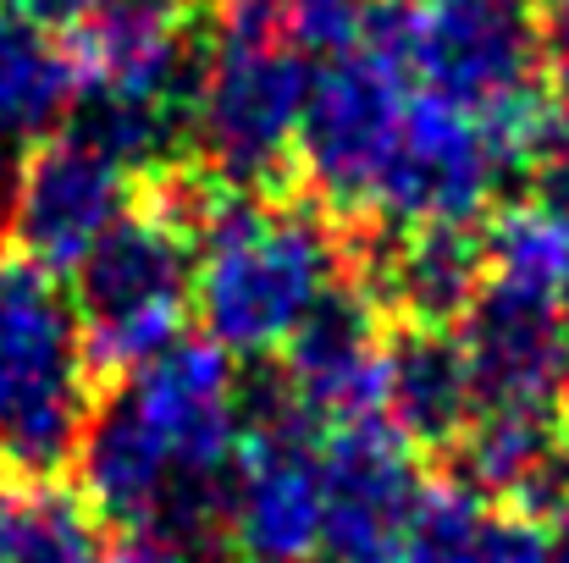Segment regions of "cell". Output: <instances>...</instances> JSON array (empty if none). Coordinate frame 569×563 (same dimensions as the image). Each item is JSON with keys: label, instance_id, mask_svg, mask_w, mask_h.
Segmentation results:
<instances>
[{"label": "cell", "instance_id": "obj_1", "mask_svg": "<svg viewBox=\"0 0 569 563\" xmlns=\"http://www.w3.org/2000/svg\"><path fill=\"white\" fill-rule=\"evenodd\" d=\"M199 271L193 304L204 338L227 354L266 360L293 338V326L343 282L349 238L310 199L216 188L199 215Z\"/></svg>", "mask_w": 569, "mask_h": 563}, {"label": "cell", "instance_id": "obj_2", "mask_svg": "<svg viewBox=\"0 0 569 563\" xmlns=\"http://www.w3.org/2000/svg\"><path fill=\"white\" fill-rule=\"evenodd\" d=\"M366 50L392 61L426 94L481 117L509 144L520 172H537V150L553 122V61L531 0H377Z\"/></svg>", "mask_w": 569, "mask_h": 563}, {"label": "cell", "instance_id": "obj_3", "mask_svg": "<svg viewBox=\"0 0 569 563\" xmlns=\"http://www.w3.org/2000/svg\"><path fill=\"white\" fill-rule=\"evenodd\" d=\"M94 414L72 293L28 254H0V475H61Z\"/></svg>", "mask_w": 569, "mask_h": 563}, {"label": "cell", "instance_id": "obj_4", "mask_svg": "<svg viewBox=\"0 0 569 563\" xmlns=\"http://www.w3.org/2000/svg\"><path fill=\"white\" fill-rule=\"evenodd\" d=\"M316 67L282 33H221L199 56L189 100V150L227 188L277 193L293 178L299 122Z\"/></svg>", "mask_w": 569, "mask_h": 563}, {"label": "cell", "instance_id": "obj_5", "mask_svg": "<svg viewBox=\"0 0 569 563\" xmlns=\"http://www.w3.org/2000/svg\"><path fill=\"white\" fill-rule=\"evenodd\" d=\"M199 243L172 210L139 199L72 271V310L94 375H133L183 338Z\"/></svg>", "mask_w": 569, "mask_h": 563}, {"label": "cell", "instance_id": "obj_6", "mask_svg": "<svg viewBox=\"0 0 569 563\" xmlns=\"http://www.w3.org/2000/svg\"><path fill=\"white\" fill-rule=\"evenodd\" d=\"M403 72L381 61L377 50H343L327 56L310 78L305 122H299V155L293 172L316 193V204L338 221H360L377 210L381 178L398 150L403 128Z\"/></svg>", "mask_w": 569, "mask_h": 563}, {"label": "cell", "instance_id": "obj_7", "mask_svg": "<svg viewBox=\"0 0 569 563\" xmlns=\"http://www.w3.org/2000/svg\"><path fill=\"white\" fill-rule=\"evenodd\" d=\"M520 178V161L509 144L470 111L420 94L403 111L392 167L381 178L371 221L420 227V221H470L498 204V193Z\"/></svg>", "mask_w": 569, "mask_h": 563}, {"label": "cell", "instance_id": "obj_8", "mask_svg": "<svg viewBox=\"0 0 569 563\" xmlns=\"http://www.w3.org/2000/svg\"><path fill=\"white\" fill-rule=\"evenodd\" d=\"M161 453L172 459L178 481L227 503V481L243 448V414H238V365L210 338H178L150 365L117 381Z\"/></svg>", "mask_w": 569, "mask_h": 563}, {"label": "cell", "instance_id": "obj_9", "mask_svg": "<svg viewBox=\"0 0 569 563\" xmlns=\"http://www.w3.org/2000/svg\"><path fill=\"white\" fill-rule=\"evenodd\" d=\"M128 178L133 172H122L72 128L28 144V155L17 161L11 215H6L17 254H28L56 277L78 271L89 249L128 215V193H133Z\"/></svg>", "mask_w": 569, "mask_h": 563}, {"label": "cell", "instance_id": "obj_10", "mask_svg": "<svg viewBox=\"0 0 569 563\" xmlns=\"http://www.w3.org/2000/svg\"><path fill=\"white\" fill-rule=\"evenodd\" d=\"M327 492L316 431H243L227 481V553L238 563H316Z\"/></svg>", "mask_w": 569, "mask_h": 563}, {"label": "cell", "instance_id": "obj_11", "mask_svg": "<svg viewBox=\"0 0 569 563\" xmlns=\"http://www.w3.org/2000/svg\"><path fill=\"white\" fill-rule=\"evenodd\" d=\"M355 282L398 326H453L487 288V232L470 221H371L360 243L349 238Z\"/></svg>", "mask_w": 569, "mask_h": 563}, {"label": "cell", "instance_id": "obj_12", "mask_svg": "<svg viewBox=\"0 0 569 563\" xmlns=\"http://www.w3.org/2000/svg\"><path fill=\"white\" fill-rule=\"evenodd\" d=\"M465 360L481 409L553 414L569 392V326L553 293L487 277L465 315Z\"/></svg>", "mask_w": 569, "mask_h": 563}, {"label": "cell", "instance_id": "obj_13", "mask_svg": "<svg viewBox=\"0 0 569 563\" xmlns=\"http://www.w3.org/2000/svg\"><path fill=\"white\" fill-rule=\"evenodd\" d=\"M420 448L392 420H343L321 436L327 553H398L426 492Z\"/></svg>", "mask_w": 569, "mask_h": 563}, {"label": "cell", "instance_id": "obj_14", "mask_svg": "<svg viewBox=\"0 0 569 563\" xmlns=\"http://www.w3.org/2000/svg\"><path fill=\"white\" fill-rule=\"evenodd\" d=\"M210 0H94L72 33V67L83 89H122V94H156L183 105L189 117L199 56H193V22Z\"/></svg>", "mask_w": 569, "mask_h": 563}, {"label": "cell", "instance_id": "obj_15", "mask_svg": "<svg viewBox=\"0 0 569 563\" xmlns=\"http://www.w3.org/2000/svg\"><path fill=\"white\" fill-rule=\"evenodd\" d=\"M387 310L343 277L282 343V375L321 425L371 420L387 392Z\"/></svg>", "mask_w": 569, "mask_h": 563}, {"label": "cell", "instance_id": "obj_16", "mask_svg": "<svg viewBox=\"0 0 569 563\" xmlns=\"http://www.w3.org/2000/svg\"><path fill=\"white\" fill-rule=\"evenodd\" d=\"M387 420L420 453H453L481 414L465 343L448 326H392L387 338Z\"/></svg>", "mask_w": 569, "mask_h": 563}, {"label": "cell", "instance_id": "obj_17", "mask_svg": "<svg viewBox=\"0 0 569 563\" xmlns=\"http://www.w3.org/2000/svg\"><path fill=\"white\" fill-rule=\"evenodd\" d=\"M403 563H553L548 559V525L481 503L459 481H426L403 542Z\"/></svg>", "mask_w": 569, "mask_h": 563}, {"label": "cell", "instance_id": "obj_18", "mask_svg": "<svg viewBox=\"0 0 569 563\" xmlns=\"http://www.w3.org/2000/svg\"><path fill=\"white\" fill-rule=\"evenodd\" d=\"M78 94L83 83L72 50H61L44 28L0 11V150L50 139L72 117Z\"/></svg>", "mask_w": 569, "mask_h": 563}, {"label": "cell", "instance_id": "obj_19", "mask_svg": "<svg viewBox=\"0 0 569 563\" xmlns=\"http://www.w3.org/2000/svg\"><path fill=\"white\" fill-rule=\"evenodd\" d=\"M100 531L61 475H0V563H106Z\"/></svg>", "mask_w": 569, "mask_h": 563}, {"label": "cell", "instance_id": "obj_20", "mask_svg": "<svg viewBox=\"0 0 569 563\" xmlns=\"http://www.w3.org/2000/svg\"><path fill=\"white\" fill-rule=\"evenodd\" d=\"M487 265L498 282L559 299L569 288V210L542 193L503 204L487 221Z\"/></svg>", "mask_w": 569, "mask_h": 563}, {"label": "cell", "instance_id": "obj_21", "mask_svg": "<svg viewBox=\"0 0 569 563\" xmlns=\"http://www.w3.org/2000/svg\"><path fill=\"white\" fill-rule=\"evenodd\" d=\"M288 39L310 56H343L366 44L371 28V0H277Z\"/></svg>", "mask_w": 569, "mask_h": 563}, {"label": "cell", "instance_id": "obj_22", "mask_svg": "<svg viewBox=\"0 0 569 563\" xmlns=\"http://www.w3.org/2000/svg\"><path fill=\"white\" fill-rule=\"evenodd\" d=\"M94 0H6V11L11 17H22V22H33V28H78V17L89 11Z\"/></svg>", "mask_w": 569, "mask_h": 563}, {"label": "cell", "instance_id": "obj_23", "mask_svg": "<svg viewBox=\"0 0 569 563\" xmlns=\"http://www.w3.org/2000/svg\"><path fill=\"white\" fill-rule=\"evenodd\" d=\"M106 563H210L193 547H178V542H161V536H128Z\"/></svg>", "mask_w": 569, "mask_h": 563}, {"label": "cell", "instance_id": "obj_24", "mask_svg": "<svg viewBox=\"0 0 569 563\" xmlns=\"http://www.w3.org/2000/svg\"><path fill=\"white\" fill-rule=\"evenodd\" d=\"M548 61L559 67V78L569 83V0L548 6Z\"/></svg>", "mask_w": 569, "mask_h": 563}, {"label": "cell", "instance_id": "obj_25", "mask_svg": "<svg viewBox=\"0 0 569 563\" xmlns=\"http://www.w3.org/2000/svg\"><path fill=\"white\" fill-rule=\"evenodd\" d=\"M548 559H553V563H569V509L548 520Z\"/></svg>", "mask_w": 569, "mask_h": 563}, {"label": "cell", "instance_id": "obj_26", "mask_svg": "<svg viewBox=\"0 0 569 563\" xmlns=\"http://www.w3.org/2000/svg\"><path fill=\"white\" fill-rule=\"evenodd\" d=\"M11 183H17V167H11V150H0V232H6V215H11Z\"/></svg>", "mask_w": 569, "mask_h": 563}, {"label": "cell", "instance_id": "obj_27", "mask_svg": "<svg viewBox=\"0 0 569 563\" xmlns=\"http://www.w3.org/2000/svg\"><path fill=\"white\" fill-rule=\"evenodd\" d=\"M316 563H403L398 553H321Z\"/></svg>", "mask_w": 569, "mask_h": 563}, {"label": "cell", "instance_id": "obj_28", "mask_svg": "<svg viewBox=\"0 0 569 563\" xmlns=\"http://www.w3.org/2000/svg\"><path fill=\"white\" fill-rule=\"evenodd\" d=\"M559 310H565V326H569V288L559 293Z\"/></svg>", "mask_w": 569, "mask_h": 563}, {"label": "cell", "instance_id": "obj_29", "mask_svg": "<svg viewBox=\"0 0 569 563\" xmlns=\"http://www.w3.org/2000/svg\"><path fill=\"white\" fill-rule=\"evenodd\" d=\"M565 431H569V392H565Z\"/></svg>", "mask_w": 569, "mask_h": 563}, {"label": "cell", "instance_id": "obj_30", "mask_svg": "<svg viewBox=\"0 0 569 563\" xmlns=\"http://www.w3.org/2000/svg\"><path fill=\"white\" fill-rule=\"evenodd\" d=\"M542 6H553V0H542Z\"/></svg>", "mask_w": 569, "mask_h": 563}]
</instances>
